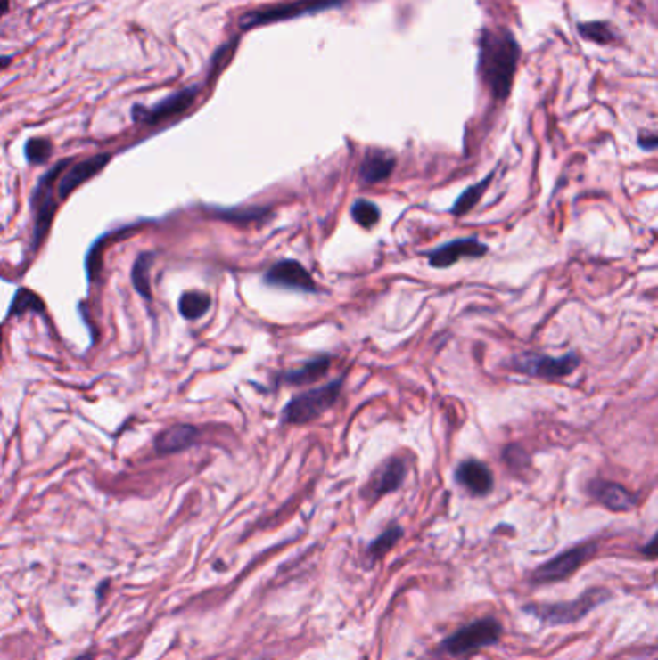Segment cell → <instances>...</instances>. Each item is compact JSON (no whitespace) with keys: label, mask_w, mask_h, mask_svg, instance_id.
Segmentation results:
<instances>
[{"label":"cell","mask_w":658,"mask_h":660,"mask_svg":"<svg viewBox=\"0 0 658 660\" xmlns=\"http://www.w3.org/2000/svg\"><path fill=\"white\" fill-rule=\"evenodd\" d=\"M654 547H656V537H653L651 539V542L647 544V556H649V558H654Z\"/></svg>","instance_id":"obj_28"},{"label":"cell","mask_w":658,"mask_h":660,"mask_svg":"<svg viewBox=\"0 0 658 660\" xmlns=\"http://www.w3.org/2000/svg\"><path fill=\"white\" fill-rule=\"evenodd\" d=\"M402 535H404V531L399 526H392V527L386 529L382 535H379L377 539L371 542V547H369L371 558H374V560L382 558V556L389 552L399 539H402Z\"/></svg>","instance_id":"obj_24"},{"label":"cell","mask_w":658,"mask_h":660,"mask_svg":"<svg viewBox=\"0 0 658 660\" xmlns=\"http://www.w3.org/2000/svg\"><path fill=\"white\" fill-rule=\"evenodd\" d=\"M210 307V297L203 292H185L180 297V313L187 321L203 317Z\"/></svg>","instance_id":"obj_20"},{"label":"cell","mask_w":658,"mask_h":660,"mask_svg":"<svg viewBox=\"0 0 658 660\" xmlns=\"http://www.w3.org/2000/svg\"><path fill=\"white\" fill-rule=\"evenodd\" d=\"M587 491L593 496V501L603 504L608 509H613V512H629V509H633L637 504L636 494L629 493L626 486L613 481L595 479L589 483V486H587Z\"/></svg>","instance_id":"obj_14"},{"label":"cell","mask_w":658,"mask_h":660,"mask_svg":"<svg viewBox=\"0 0 658 660\" xmlns=\"http://www.w3.org/2000/svg\"><path fill=\"white\" fill-rule=\"evenodd\" d=\"M639 145L643 147V149H647V151H653L654 147H656V135H641L639 137Z\"/></svg>","instance_id":"obj_27"},{"label":"cell","mask_w":658,"mask_h":660,"mask_svg":"<svg viewBox=\"0 0 658 660\" xmlns=\"http://www.w3.org/2000/svg\"><path fill=\"white\" fill-rule=\"evenodd\" d=\"M8 10H10V0H0V16L8 14Z\"/></svg>","instance_id":"obj_29"},{"label":"cell","mask_w":658,"mask_h":660,"mask_svg":"<svg viewBox=\"0 0 658 660\" xmlns=\"http://www.w3.org/2000/svg\"><path fill=\"white\" fill-rule=\"evenodd\" d=\"M152 261H155V253H141L139 257L136 259V265L132 269V281H134V286L137 292L144 296V297H151V289H149V271H151V265Z\"/></svg>","instance_id":"obj_21"},{"label":"cell","mask_w":658,"mask_h":660,"mask_svg":"<svg viewBox=\"0 0 658 660\" xmlns=\"http://www.w3.org/2000/svg\"><path fill=\"white\" fill-rule=\"evenodd\" d=\"M595 552H596V542H583V544H578V547L560 552L556 558H552L547 564L537 567L533 574V583L543 585V583L562 582V579H566L578 572L587 560L593 558Z\"/></svg>","instance_id":"obj_8"},{"label":"cell","mask_w":658,"mask_h":660,"mask_svg":"<svg viewBox=\"0 0 658 660\" xmlns=\"http://www.w3.org/2000/svg\"><path fill=\"white\" fill-rule=\"evenodd\" d=\"M344 379L340 377L328 385L300 392L282 410L280 421L284 425H308L325 415L340 398Z\"/></svg>","instance_id":"obj_2"},{"label":"cell","mask_w":658,"mask_h":660,"mask_svg":"<svg viewBox=\"0 0 658 660\" xmlns=\"http://www.w3.org/2000/svg\"><path fill=\"white\" fill-rule=\"evenodd\" d=\"M26 311H45V304L37 294H33V292H29V289L21 288L16 292L14 299H12V306L8 309V317L23 315Z\"/></svg>","instance_id":"obj_22"},{"label":"cell","mask_w":658,"mask_h":660,"mask_svg":"<svg viewBox=\"0 0 658 660\" xmlns=\"http://www.w3.org/2000/svg\"><path fill=\"white\" fill-rule=\"evenodd\" d=\"M340 4H342V0H292V3H286V4H276L270 8L250 12V14H245L242 18L240 23L243 29H251L257 26H267V23H276V21L317 14V12L334 8Z\"/></svg>","instance_id":"obj_5"},{"label":"cell","mask_w":658,"mask_h":660,"mask_svg":"<svg viewBox=\"0 0 658 660\" xmlns=\"http://www.w3.org/2000/svg\"><path fill=\"white\" fill-rule=\"evenodd\" d=\"M68 167V160L58 162V165L46 172L37 183V188L33 191V207H35V249L39 248V243L45 240L46 232L51 228V223L56 213V180L61 176L62 170Z\"/></svg>","instance_id":"obj_7"},{"label":"cell","mask_w":658,"mask_h":660,"mask_svg":"<svg viewBox=\"0 0 658 660\" xmlns=\"http://www.w3.org/2000/svg\"><path fill=\"white\" fill-rule=\"evenodd\" d=\"M394 167H396V159L391 153L379 151V149H371L361 160L359 180L367 185L384 182L392 174Z\"/></svg>","instance_id":"obj_16"},{"label":"cell","mask_w":658,"mask_h":660,"mask_svg":"<svg viewBox=\"0 0 658 660\" xmlns=\"http://www.w3.org/2000/svg\"><path fill=\"white\" fill-rule=\"evenodd\" d=\"M351 218H354L361 228H374L381 220V211L374 203L366 201V200H358L354 205H351Z\"/></svg>","instance_id":"obj_23"},{"label":"cell","mask_w":658,"mask_h":660,"mask_svg":"<svg viewBox=\"0 0 658 660\" xmlns=\"http://www.w3.org/2000/svg\"><path fill=\"white\" fill-rule=\"evenodd\" d=\"M500 635L502 625L492 618H483L465 625L462 630H457L454 635L448 637V640H444L440 647L446 653H450L454 656H464L473 651H479V648L483 647L495 645L500 640Z\"/></svg>","instance_id":"obj_6"},{"label":"cell","mask_w":658,"mask_h":660,"mask_svg":"<svg viewBox=\"0 0 658 660\" xmlns=\"http://www.w3.org/2000/svg\"><path fill=\"white\" fill-rule=\"evenodd\" d=\"M195 97H197L195 87L184 89L180 93H176V95L164 99L162 102H159L157 107H152V109L136 107L134 109V118L137 122H145V124H159L162 120L172 118V116H178L184 110L190 109L193 101H195Z\"/></svg>","instance_id":"obj_13"},{"label":"cell","mask_w":658,"mask_h":660,"mask_svg":"<svg viewBox=\"0 0 658 660\" xmlns=\"http://www.w3.org/2000/svg\"><path fill=\"white\" fill-rule=\"evenodd\" d=\"M0 346H3V329H0Z\"/></svg>","instance_id":"obj_32"},{"label":"cell","mask_w":658,"mask_h":660,"mask_svg":"<svg viewBox=\"0 0 658 660\" xmlns=\"http://www.w3.org/2000/svg\"><path fill=\"white\" fill-rule=\"evenodd\" d=\"M53 153V143L45 137H33L26 143V159L33 165H43Z\"/></svg>","instance_id":"obj_25"},{"label":"cell","mask_w":658,"mask_h":660,"mask_svg":"<svg viewBox=\"0 0 658 660\" xmlns=\"http://www.w3.org/2000/svg\"><path fill=\"white\" fill-rule=\"evenodd\" d=\"M197 428L192 425H174L164 428L155 440L157 452H160V454H174V452L192 446L197 440Z\"/></svg>","instance_id":"obj_18"},{"label":"cell","mask_w":658,"mask_h":660,"mask_svg":"<svg viewBox=\"0 0 658 660\" xmlns=\"http://www.w3.org/2000/svg\"><path fill=\"white\" fill-rule=\"evenodd\" d=\"M10 61H12V56H0V68L8 66V64H10Z\"/></svg>","instance_id":"obj_30"},{"label":"cell","mask_w":658,"mask_h":660,"mask_svg":"<svg viewBox=\"0 0 658 660\" xmlns=\"http://www.w3.org/2000/svg\"><path fill=\"white\" fill-rule=\"evenodd\" d=\"M489 248L475 236L454 240L444 246L429 251V265L434 269H448L454 263L462 259H481L485 257Z\"/></svg>","instance_id":"obj_11"},{"label":"cell","mask_w":658,"mask_h":660,"mask_svg":"<svg viewBox=\"0 0 658 660\" xmlns=\"http://www.w3.org/2000/svg\"><path fill=\"white\" fill-rule=\"evenodd\" d=\"M610 591L605 587H593L578 599L568 600V602H556V605H531L525 610L535 614V616L550 625H566L581 620L587 616L593 608L598 605H603L605 600H608Z\"/></svg>","instance_id":"obj_3"},{"label":"cell","mask_w":658,"mask_h":660,"mask_svg":"<svg viewBox=\"0 0 658 660\" xmlns=\"http://www.w3.org/2000/svg\"><path fill=\"white\" fill-rule=\"evenodd\" d=\"M406 475H407V463L404 458L392 456L389 460H384L371 475L366 489H363V496H366L371 502L379 501V498L398 491L399 486H402Z\"/></svg>","instance_id":"obj_9"},{"label":"cell","mask_w":658,"mask_h":660,"mask_svg":"<svg viewBox=\"0 0 658 660\" xmlns=\"http://www.w3.org/2000/svg\"><path fill=\"white\" fill-rule=\"evenodd\" d=\"M263 281L267 286H275V288L296 289V292H309V294L317 292L313 276L296 259H282L275 263L265 273Z\"/></svg>","instance_id":"obj_10"},{"label":"cell","mask_w":658,"mask_h":660,"mask_svg":"<svg viewBox=\"0 0 658 660\" xmlns=\"http://www.w3.org/2000/svg\"><path fill=\"white\" fill-rule=\"evenodd\" d=\"M580 33L585 39L596 41V43H610L614 39V31L610 29V26L601 21H593V23H581Z\"/></svg>","instance_id":"obj_26"},{"label":"cell","mask_w":658,"mask_h":660,"mask_svg":"<svg viewBox=\"0 0 658 660\" xmlns=\"http://www.w3.org/2000/svg\"><path fill=\"white\" fill-rule=\"evenodd\" d=\"M331 362H333V357L323 354L319 357L309 359V362H305L301 367L290 369V371H286V373H282L280 380L284 382V385H290V387L309 385V382L319 380L328 373V369H331Z\"/></svg>","instance_id":"obj_17"},{"label":"cell","mask_w":658,"mask_h":660,"mask_svg":"<svg viewBox=\"0 0 658 660\" xmlns=\"http://www.w3.org/2000/svg\"><path fill=\"white\" fill-rule=\"evenodd\" d=\"M481 76L497 99H506L520 61V46L508 31H485L481 41Z\"/></svg>","instance_id":"obj_1"},{"label":"cell","mask_w":658,"mask_h":660,"mask_svg":"<svg viewBox=\"0 0 658 660\" xmlns=\"http://www.w3.org/2000/svg\"><path fill=\"white\" fill-rule=\"evenodd\" d=\"M456 481L473 496H487L495 485V477L489 466L479 460H465L456 468Z\"/></svg>","instance_id":"obj_15"},{"label":"cell","mask_w":658,"mask_h":660,"mask_svg":"<svg viewBox=\"0 0 658 660\" xmlns=\"http://www.w3.org/2000/svg\"><path fill=\"white\" fill-rule=\"evenodd\" d=\"M580 363L581 359L575 352L560 357H552L545 354H520L510 359L512 369L520 371L523 375L547 380H556L572 375L573 371L580 367Z\"/></svg>","instance_id":"obj_4"},{"label":"cell","mask_w":658,"mask_h":660,"mask_svg":"<svg viewBox=\"0 0 658 660\" xmlns=\"http://www.w3.org/2000/svg\"><path fill=\"white\" fill-rule=\"evenodd\" d=\"M490 182H492V174H489V176L481 180L479 183L469 185V188L460 197H457V201L452 207V215L462 216V215H465L469 211H473V208L477 207V203L481 201V197L485 195V191H487Z\"/></svg>","instance_id":"obj_19"},{"label":"cell","mask_w":658,"mask_h":660,"mask_svg":"<svg viewBox=\"0 0 658 660\" xmlns=\"http://www.w3.org/2000/svg\"><path fill=\"white\" fill-rule=\"evenodd\" d=\"M74 660H93V656L87 653V655H81V656H78V658H74Z\"/></svg>","instance_id":"obj_31"},{"label":"cell","mask_w":658,"mask_h":660,"mask_svg":"<svg viewBox=\"0 0 658 660\" xmlns=\"http://www.w3.org/2000/svg\"><path fill=\"white\" fill-rule=\"evenodd\" d=\"M109 160H111V155L103 153V155H95L81 162H76V165H70L68 162V167L62 170V174L56 180L54 190H56L58 200H66V197L76 188H79L81 183H86L93 176H97V174L109 165Z\"/></svg>","instance_id":"obj_12"}]
</instances>
